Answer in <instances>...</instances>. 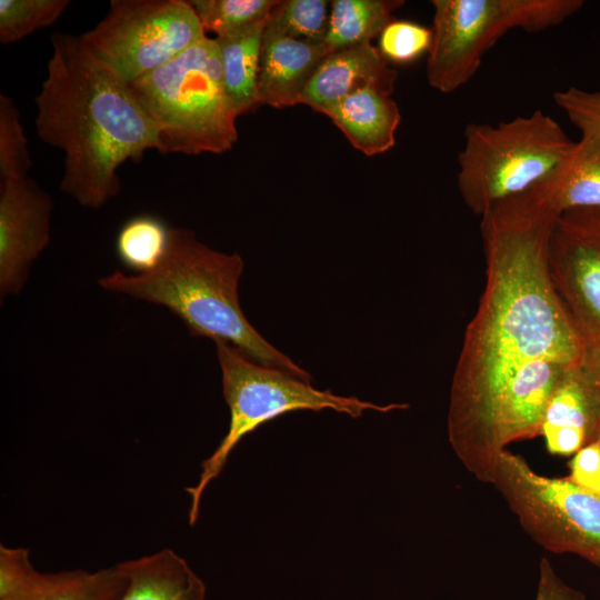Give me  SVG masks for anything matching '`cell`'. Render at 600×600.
Wrapping results in <instances>:
<instances>
[{
    "label": "cell",
    "mask_w": 600,
    "mask_h": 600,
    "mask_svg": "<svg viewBox=\"0 0 600 600\" xmlns=\"http://www.w3.org/2000/svg\"><path fill=\"white\" fill-rule=\"evenodd\" d=\"M560 212L546 181L481 214L486 286L452 377L450 446L478 481L491 483L499 456L526 429L533 382L528 364L583 363L587 343L552 283L548 243Z\"/></svg>",
    "instance_id": "cell-1"
},
{
    "label": "cell",
    "mask_w": 600,
    "mask_h": 600,
    "mask_svg": "<svg viewBox=\"0 0 600 600\" xmlns=\"http://www.w3.org/2000/svg\"><path fill=\"white\" fill-rule=\"evenodd\" d=\"M51 46L34 99L37 134L63 152L62 192L97 209L118 194L126 161L157 150V129L130 86L80 37L54 32Z\"/></svg>",
    "instance_id": "cell-2"
},
{
    "label": "cell",
    "mask_w": 600,
    "mask_h": 600,
    "mask_svg": "<svg viewBox=\"0 0 600 600\" xmlns=\"http://www.w3.org/2000/svg\"><path fill=\"white\" fill-rule=\"evenodd\" d=\"M243 267L238 253L216 251L191 230L171 228L167 256L157 269L131 276L116 271L99 284L163 306L193 336L229 343L262 366L310 381V373L267 341L242 312L238 286Z\"/></svg>",
    "instance_id": "cell-3"
},
{
    "label": "cell",
    "mask_w": 600,
    "mask_h": 600,
    "mask_svg": "<svg viewBox=\"0 0 600 600\" xmlns=\"http://www.w3.org/2000/svg\"><path fill=\"white\" fill-rule=\"evenodd\" d=\"M152 120L160 153L220 154L238 141L214 38L206 37L129 83Z\"/></svg>",
    "instance_id": "cell-4"
},
{
    "label": "cell",
    "mask_w": 600,
    "mask_h": 600,
    "mask_svg": "<svg viewBox=\"0 0 600 600\" xmlns=\"http://www.w3.org/2000/svg\"><path fill=\"white\" fill-rule=\"evenodd\" d=\"M221 369L222 391L230 420L226 436L200 466L198 482L184 489L190 498L188 520L193 526L199 517L202 496L220 476L238 443L260 426L298 410L330 409L359 418L364 411L390 412L407 409L406 403L376 404L356 397H342L319 390L306 381L262 366L229 343L216 342Z\"/></svg>",
    "instance_id": "cell-5"
},
{
    "label": "cell",
    "mask_w": 600,
    "mask_h": 600,
    "mask_svg": "<svg viewBox=\"0 0 600 600\" xmlns=\"http://www.w3.org/2000/svg\"><path fill=\"white\" fill-rule=\"evenodd\" d=\"M541 110L496 126L469 123L458 154L457 186L466 206L482 214L551 173L573 146Z\"/></svg>",
    "instance_id": "cell-6"
},
{
    "label": "cell",
    "mask_w": 600,
    "mask_h": 600,
    "mask_svg": "<svg viewBox=\"0 0 600 600\" xmlns=\"http://www.w3.org/2000/svg\"><path fill=\"white\" fill-rule=\"evenodd\" d=\"M430 87L452 93L477 73L484 53L509 31L540 32L577 13L582 0H432Z\"/></svg>",
    "instance_id": "cell-7"
},
{
    "label": "cell",
    "mask_w": 600,
    "mask_h": 600,
    "mask_svg": "<svg viewBox=\"0 0 600 600\" xmlns=\"http://www.w3.org/2000/svg\"><path fill=\"white\" fill-rule=\"evenodd\" d=\"M492 484L537 543L600 568V496L568 477L539 474L509 450L498 458Z\"/></svg>",
    "instance_id": "cell-8"
},
{
    "label": "cell",
    "mask_w": 600,
    "mask_h": 600,
    "mask_svg": "<svg viewBox=\"0 0 600 600\" xmlns=\"http://www.w3.org/2000/svg\"><path fill=\"white\" fill-rule=\"evenodd\" d=\"M206 37L183 0H112L106 17L80 36L89 52L128 84Z\"/></svg>",
    "instance_id": "cell-9"
},
{
    "label": "cell",
    "mask_w": 600,
    "mask_h": 600,
    "mask_svg": "<svg viewBox=\"0 0 600 600\" xmlns=\"http://www.w3.org/2000/svg\"><path fill=\"white\" fill-rule=\"evenodd\" d=\"M554 289L587 346L600 344V208L556 219L548 243Z\"/></svg>",
    "instance_id": "cell-10"
},
{
    "label": "cell",
    "mask_w": 600,
    "mask_h": 600,
    "mask_svg": "<svg viewBox=\"0 0 600 600\" xmlns=\"http://www.w3.org/2000/svg\"><path fill=\"white\" fill-rule=\"evenodd\" d=\"M51 197L28 177L0 183V292L18 293L50 242Z\"/></svg>",
    "instance_id": "cell-11"
},
{
    "label": "cell",
    "mask_w": 600,
    "mask_h": 600,
    "mask_svg": "<svg viewBox=\"0 0 600 600\" xmlns=\"http://www.w3.org/2000/svg\"><path fill=\"white\" fill-rule=\"evenodd\" d=\"M127 586L119 563L97 571L43 573L26 548L0 546V600H119Z\"/></svg>",
    "instance_id": "cell-12"
},
{
    "label": "cell",
    "mask_w": 600,
    "mask_h": 600,
    "mask_svg": "<svg viewBox=\"0 0 600 600\" xmlns=\"http://www.w3.org/2000/svg\"><path fill=\"white\" fill-rule=\"evenodd\" d=\"M540 434L548 452L573 456L600 438V391L583 363L568 370L547 404Z\"/></svg>",
    "instance_id": "cell-13"
},
{
    "label": "cell",
    "mask_w": 600,
    "mask_h": 600,
    "mask_svg": "<svg viewBox=\"0 0 600 600\" xmlns=\"http://www.w3.org/2000/svg\"><path fill=\"white\" fill-rule=\"evenodd\" d=\"M398 72L371 42L328 53L309 80L300 103L323 113L341 99L366 88L391 94Z\"/></svg>",
    "instance_id": "cell-14"
},
{
    "label": "cell",
    "mask_w": 600,
    "mask_h": 600,
    "mask_svg": "<svg viewBox=\"0 0 600 600\" xmlns=\"http://www.w3.org/2000/svg\"><path fill=\"white\" fill-rule=\"evenodd\" d=\"M323 43H310L263 31L258 90L261 104L281 109L300 103L322 59Z\"/></svg>",
    "instance_id": "cell-15"
},
{
    "label": "cell",
    "mask_w": 600,
    "mask_h": 600,
    "mask_svg": "<svg viewBox=\"0 0 600 600\" xmlns=\"http://www.w3.org/2000/svg\"><path fill=\"white\" fill-rule=\"evenodd\" d=\"M390 96L366 88L341 99L323 114L358 151L369 157L381 154L394 146L401 121L399 107Z\"/></svg>",
    "instance_id": "cell-16"
},
{
    "label": "cell",
    "mask_w": 600,
    "mask_h": 600,
    "mask_svg": "<svg viewBox=\"0 0 600 600\" xmlns=\"http://www.w3.org/2000/svg\"><path fill=\"white\" fill-rule=\"evenodd\" d=\"M127 586L119 600H204L206 584L174 550L120 562Z\"/></svg>",
    "instance_id": "cell-17"
},
{
    "label": "cell",
    "mask_w": 600,
    "mask_h": 600,
    "mask_svg": "<svg viewBox=\"0 0 600 600\" xmlns=\"http://www.w3.org/2000/svg\"><path fill=\"white\" fill-rule=\"evenodd\" d=\"M267 20L238 33L214 38L219 48L224 87L238 117L261 104L258 77Z\"/></svg>",
    "instance_id": "cell-18"
},
{
    "label": "cell",
    "mask_w": 600,
    "mask_h": 600,
    "mask_svg": "<svg viewBox=\"0 0 600 600\" xmlns=\"http://www.w3.org/2000/svg\"><path fill=\"white\" fill-rule=\"evenodd\" d=\"M544 180L560 213L600 208V141L582 136Z\"/></svg>",
    "instance_id": "cell-19"
},
{
    "label": "cell",
    "mask_w": 600,
    "mask_h": 600,
    "mask_svg": "<svg viewBox=\"0 0 600 600\" xmlns=\"http://www.w3.org/2000/svg\"><path fill=\"white\" fill-rule=\"evenodd\" d=\"M403 4L402 0L331 1L328 30L322 43L330 53L371 42Z\"/></svg>",
    "instance_id": "cell-20"
},
{
    "label": "cell",
    "mask_w": 600,
    "mask_h": 600,
    "mask_svg": "<svg viewBox=\"0 0 600 600\" xmlns=\"http://www.w3.org/2000/svg\"><path fill=\"white\" fill-rule=\"evenodd\" d=\"M171 228L160 218L139 214L127 220L116 238L119 261L137 274L157 269L167 256Z\"/></svg>",
    "instance_id": "cell-21"
},
{
    "label": "cell",
    "mask_w": 600,
    "mask_h": 600,
    "mask_svg": "<svg viewBox=\"0 0 600 600\" xmlns=\"http://www.w3.org/2000/svg\"><path fill=\"white\" fill-rule=\"evenodd\" d=\"M331 2L284 0L272 9L266 30L310 43H322L329 24Z\"/></svg>",
    "instance_id": "cell-22"
},
{
    "label": "cell",
    "mask_w": 600,
    "mask_h": 600,
    "mask_svg": "<svg viewBox=\"0 0 600 600\" xmlns=\"http://www.w3.org/2000/svg\"><path fill=\"white\" fill-rule=\"evenodd\" d=\"M279 0H191L204 31L217 37L238 33L270 16Z\"/></svg>",
    "instance_id": "cell-23"
},
{
    "label": "cell",
    "mask_w": 600,
    "mask_h": 600,
    "mask_svg": "<svg viewBox=\"0 0 600 600\" xmlns=\"http://www.w3.org/2000/svg\"><path fill=\"white\" fill-rule=\"evenodd\" d=\"M69 4V0H0V42L13 43L53 24Z\"/></svg>",
    "instance_id": "cell-24"
},
{
    "label": "cell",
    "mask_w": 600,
    "mask_h": 600,
    "mask_svg": "<svg viewBox=\"0 0 600 600\" xmlns=\"http://www.w3.org/2000/svg\"><path fill=\"white\" fill-rule=\"evenodd\" d=\"M32 166L19 110L11 98L0 94L1 181L28 177Z\"/></svg>",
    "instance_id": "cell-25"
},
{
    "label": "cell",
    "mask_w": 600,
    "mask_h": 600,
    "mask_svg": "<svg viewBox=\"0 0 600 600\" xmlns=\"http://www.w3.org/2000/svg\"><path fill=\"white\" fill-rule=\"evenodd\" d=\"M431 28L409 20H391L378 37V50L389 62L406 64L429 53Z\"/></svg>",
    "instance_id": "cell-26"
},
{
    "label": "cell",
    "mask_w": 600,
    "mask_h": 600,
    "mask_svg": "<svg viewBox=\"0 0 600 600\" xmlns=\"http://www.w3.org/2000/svg\"><path fill=\"white\" fill-rule=\"evenodd\" d=\"M556 104L581 131L582 136L600 141V92L586 91L576 87L557 91Z\"/></svg>",
    "instance_id": "cell-27"
},
{
    "label": "cell",
    "mask_w": 600,
    "mask_h": 600,
    "mask_svg": "<svg viewBox=\"0 0 600 600\" xmlns=\"http://www.w3.org/2000/svg\"><path fill=\"white\" fill-rule=\"evenodd\" d=\"M571 481L600 496V439L581 448L569 462Z\"/></svg>",
    "instance_id": "cell-28"
},
{
    "label": "cell",
    "mask_w": 600,
    "mask_h": 600,
    "mask_svg": "<svg viewBox=\"0 0 600 600\" xmlns=\"http://www.w3.org/2000/svg\"><path fill=\"white\" fill-rule=\"evenodd\" d=\"M536 600H586L582 592L571 588L556 573L550 561L542 558Z\"/></svg>",
    "instance_id": "cell-29"
},
{
    "label": "cell",
    "mask_w": 600,
    "mask_h": 600,
    "mask_svg": "<svg viewBox=\"0 0 600 600\" xmlns=\"http://www.w3.org/2000/svg\"><path fill=\"white\" fill-rule=\"evenodd\" d=\"M583 366L600 391V344L587 346Z\"/></svg>",
    "instance_id": "cell-30"
},
{
    "label": "cell",
    "mask_w": 600,
    "mask_h": 600,
    "mask_svg": "<svg viewBox=\"0 0 600 600\" xmlns=\"http://www.w3.org/2000/svg\"><path fill=\"white\" fill-rule=\"evenodd\" d=\"M600 439V438H599Z\"/></svg>",
    "instance_id": "cell-31"
},
{
    "label": "cell",
    "mask_w": 600,
    "mask_h": 600,
    "mask_svg": "<svg viewBox=\"0 0 600 600\" xmlns=\"http://www.w3.org/2000/svg\"><path fill=\"white\" fill-rule=\"evenodd\" d=\"M600 600V599H599Z\"/></svg>",
    "instance_id": "cell-32"
}]
</instances>
